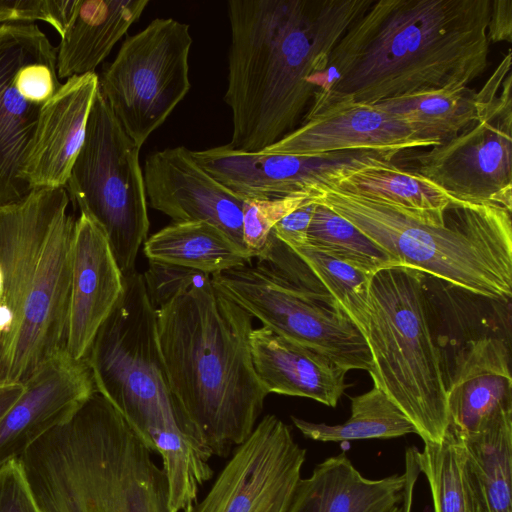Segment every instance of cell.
<instances>
[{"label": "cell", "instance_id": "cell-30", "mask_svg": "<svg viewBox=\"0 0 512 512\" xmlns=\"http://www.w3.org/2000/svg\"><path fill=\"white\" fill-rule=\"evenodd\" d=\"M490 512H512V420L462 442Z\"/></svg>", "mask_w": 512, "mask_h": 512}, {"label": "cell", "instance_id": "cell-37", "mask_svg": "<svg viewBox=\"0 0 512 512\" xmlns=\"http://www.w3.org/2000/svg\"><path fill=\"white\" fill-rule=\"evenodd\" d=\"M316 203L309 197L301 206L283 217L272 233L291 248L307 243V233Z\"/></svg>", "mask_w": 512, "mask_h": 512}, {"label": "cell", "instance_id": "cell-36", "mask_svg": "<svg viewBox=\"0 0 512 512\" xmlns=\"http://www.w3.org/2000/svg\"><path fill=\"white\" fill-rule=\"evenodd\" d=\"M0 512H41L17 458L0 468Z\"/></svg>", "mask_w": 512, "mask_h": 512}, {"label": "cell", "instance_id": "cell-5", "mask_svg": "<svg viewBox=\"0 0 512 512\" xmlns=\"http://www.w3.org/2000/svg\"><path fill=\"white\" fill-rule=\"evenodd\" d=\"M65 188L31 190L0 207V304L11 313L0 335V385L25 384L65 353L76 218Z\"/></svg>", "mask_w": 512, "mask_h": 512}, {"label": "cell", "instance_id": "cell-28", "mask_svg": "<svg viewBox=\"0 0 512 512\" xmlns=\"http://www.w3.org/2000/svg\"><path fill=\"white\" fill-rule=\"evenodd\" d=\"M478 98L466 87L445 88L387 99L375 105L403 118L434 146L455 137L478 118Z\"/></svg>", "mask_w": 512, "mask_h": 512}, {"label": "cell", "instance_id": "cell-29", "mask_svg": "<svg viewBox=\"0 0 512 512\" xmlns=\"http://www.w3.org/2000/svg\"><path fill=\"white\" fill-rule=\"evenodd\" d=\"M296 428L308 439L347 442L390 439L417 434L411 421L377 385L351 398V415L341 424L314 423L291 416Z\"/></svg>", "mask_w": 512, "mask_h": 512}, {"label": "cell", "instance_id": "cell-1", "mask_svg": "<svg viewBox=\"0 0 512 512\" xmlns=\"http://www.w3.org/2000/svg\"><path fill=\"white\" fill-rule=\"evenodd\" d=\"M492 0H378L338 41L308 112L466 87L487 68Z\"/></svg>", "mask_w": 512, "mask_h": 512}, {"label": "cell", "instance_id": "cell-21", "mask_svg": "<svg viewBox=\"0 0 512 512\" xmlns=\"http://www.w3.org/2000/svg\"><path fill=\"white\" fill-rule=\"evenodd\" d=\"M99 76H73L43 106L23 170L29 190L65 188L83 146Z\"/></svg>", "mask_w": 512, "mask_h": 512}, {"label": "cell", "instance_id": "cell-41", "mask_svg": "<svg viewBox=\"0 0 512 512\" xmlns=\"http://www.w3.org/2000/svg\"><path fill=\"white\" fill-rule=\"evenodd\" d=\"M2 291H3V272H2L1 265H0V297L2 295Z\"/></svg>", "mask_w": 512, "mask_h": 512}, {"label": "cell", "instance_id": "cell-7", "mask_svg": "<svg viewBox=\"0 0 512 512\" xmlns=\"http://www.w3.org/2000/svg\"><path fill=\"white\" fill-rule=\"evenodd\" d=\"M310 197L352 223L398 265L472 294L510 299L511 210L493 204H452L444 223L431 224L332 185L312 189Z\"/></svg>", "mask_w": 512, "mask_h": 512}, {"label": "cell", "instance_id": "cell-20", "mask_svg": "<svg viewBox=\"0 0 512 512\" xmlns=\"http://www.w3.org/2000/svg\"><path fill=\"white\" fill-rule=\"evenodd\" d=\"M95 391L87 360L75 361L63 353L45 364L24 384L23 394L0 420V468L19 459Z\"/></svg>", "mask_w": 512, "mask_h": 512}, {"label": "cell", "instance_id": "cell-15", "mask_svg": "<svg viewBox=\"0 0 512 512\" xmlns=\"http://www.w3.org/2000/svg\"><path fill=\"white\" fill-rule=\"evenodd\" d=\"M395 150L357 149L302 156L244 152L227 144L192 151L195 161L244 200L309 196L351 172L393 162Z\"/></svg>", "mask_w": 512, "mask_h": 512}, {"label": "cell", "instance_id": "cell-34", "mask_svg": "<svg viewBox=\"0 0 512 512\" xmlns=\"http://www.w3.org/2000/svg\"><path fill=\"white\" fill-rule=\"evenodd\" d=\"M76 0H0V25L43 21L62 35Z\"/></svg>", "mask_w": 512, "mask_h": 512}, {"label": "cell", "instance_id": "cell-26", "mask_svg": "<svg viewBox=\"0 0 512 512\" xmlns=\"http://www.w3.org/2000/svg\"><path fill=\"white\" fill-rule=\"evenodd\" d=\"M144 253L156 260L214 275L254 259L218 227L204 221L172 222L151 235Z\"/></svg>", "mask_w": 512, "mask_h": 512}, {"label": "cell", "instance_id": "cell-39", "mask_svg": "<svg viewBox=\"0 0 512 512\" xmlns=\"http://www.w3.org/2000/svg\"><path fill=\"white\" fill-rule=\"evenodd\" d=\"M24 391V384L0 385V420L14 406Z\"/></svg>", "mask_w": 512, "mask_h": 512}, {"label": "cell", "instance_id": "cell-23", "mask_svg": "<svg viewBox=\"0 0 512 512\" xmlns=\"http://www.w3.org/2000/svg\"><path fill=\"white\" fill-rule=\"evenodd\" d=\"M255 372L269 393L313 399L336 407L347 371L327 356L262 326L250 334Z\"/></svg>", "mask_w": 512, "mask_h": 512}, {"label": "cell", "instance_id": "cell-12", "mask_svg": "<svg viewBox=\"0 0 512 512\" xmlns=\"http://www.w3.org/2000/svg\"><path fill=\"white\" fill-rule=\"evenodd\" d=\"M61 84L57 48L36 24L0 25V207L30 192L23 166L39 114Z\"/></svg>", "mask_w": 512, "mask_h": 512}, {"label": "cell", "instance_id": "cell-2", "mask_svg": "<svg viewBox=\"0 0 512 512\" xmlns=\"http://www.w3.org/2000/svg\"><path fill=\"white\" fill-rule=\"evenodd\" d=\"M373 0H230L231 44L224 95L228 147L261 152L295 127L313 79Z\"/></svg>", "mask_w": 512, "mask_h": 512}, {"label": "cell", "instance_id": "cell-32", "mask_svg": "<svg viewBox=\"0 0 512 512\" xmlns=\"http://www.w3.org/2000/svg\"><path fill=\"white\" fill-rule=\"evenodd\" d=\"M292 249L309 266L365 337L372 275L307 244Z\"/></svg>", "mask_w": 512, "mask_h": 512}, {"label": "cell", "instance_id": "cell-9", "mask_svg": "<svg viewBox=\"0 0 512 512\" xmlns=\"http://www.w3.org/2000/svg\"><path fill=\"white\" fill-rule=\"evenodd\" d=\"M251 262L211 275L215 288L263 326L346 371H370L367 341L301 257L272 232Z\"/></svg>", "mask_w": 512, "mask_h": 512}, {"label": "cell", "instance_id": "cell-35", "mask_svg": "<svg viewBox=\"0 0 512 512\" xmlns=\"http://www.w3.org/2000/svg\"><path fill=\"white\" fill-rule=\"evenodd\" d=\"M204 275L183 266L149 260L143 280L151 306L155 311L158 310Z\"/></svg>", "mask_w": 512, "mask_h": 512}, {"label": "cell", "instance_id": "cell-6", "mask_svg": "<svg viewBox=\"0 0 512 512\" xmlns=\"http://www.w3.org/2000/svg\"><path fill=\"white\" fill-rule=\"evenodd\" d=\"M151 454L95 391L19 460L41 512H173Z\"/></svg>", "mask_w": 512, "mask_h": 512}, {"label": "cell", "instance_id": "cell-38", "mask_svg": "<svg viewBox=\"0 0 512 512\" xmlns=\"http://www.w3.org/2000/svg\"><path fill=\"white\" fill-rule=\"evenodd\" d=\"M490 43L511 42L512 40V1L492 0L488 23Z\"/></svg>", "mask_w": 512, "mask_h": 512}, {"label": "cell", "instance_id": "cell-24", "mask_svg": "<svg viewBox=\"0 0 512 512\" xmlns=\"http://www.w3.org/2000/svg\"><path fill=\"white\" fill-rule=\"evenodd\" d=\"M148 4L149 0H76L57 47L59 79L95 73Z\"/></svg>", "mask_w": 512, "mask_h": 512}, {"label": "cell", "instance_id": "cell-8", "mask_svg": "<svg viewBox=\"0 0 512 512\" xmlns=\"http://www.w3.org/2000/svg\"><path fill=\"white\" fill-rule=\"evenodd\" d=\"M426 300L421 272L401 265L375 272L365 339L374 384L411 421L424 443H440L447 431V383Z\"/></svg>", "mask_w": 512, "mask_h": 512}, {"label": "cell", "instance_id": "cell-19", "mask_svg": "<svg viewBox=\"0 0 512 512\" xmlns=\"http://www.w3.org/2000/svg\"><path fill=\"white\" fill-rule=\"evenodd\" d=\"M124 290L120 270L104 230L87 214L76 218L72 244L71 291L65 353L85 360L94 339Z\"/></svg>", "mask_w": 512, "mask_h": 512}, {"label": "cell", "instance_id": "cell-3", "mask_svg": "<svg viewBox=\"0 0 512 512\" xmlns=\"http://www.w3.org/2000/svg\"><path fill=\"white\" fill-rule=\"evenodd\" d=\"M155 312L174 395L212 455L228 457L254 430L268 395L252 360L253 317L207 274Z\"/></svg>", "mask_w": 512, "mask_h": 512}, {"label": "cell", "instance_id": "cell-33", "mask_svg": "<svg viewBox=\"0 0 512 512\" xmlns=\"http://www.w3.org/2000/svg\"><path fill=\"white\" fill-rule=\"evenodd\" d=\"M309 197L299 194L276 199L244 201L243 242L253 258H256L266 246L274 226Z\"/></svg>", "mask_w": 512, "mask_h": 512}, {"label": "cell", "instance_id": "cell-13", "mask_svg": "<svg viewBox=\"0 0 512 512\" xmlns=\"http://www.w3.org/2000/svg\"><path fill=\"white\" fill-rule=\"evenodd\" d=\"M512 74L492 99L478 98V118L450 140L416 155L415 172L456 205L493 204L512 211Z\"/></svg>", "mask_w": 512, "mask_h": 512}, {"label": "cell", "instance_id": "cell-27", "mask_svg": "<svg viewBox=\"0 0 512 512\" xmlns=\"http://www.w3.org/2000/svg\"><path fill=\"white\" fill-rule=\"evenodd\" d=\"M413 455L427 479L434 512H490L462 442L446 434Z\"/></svg>", "mask_w": 512, "mask_h": 512}, {"label": "cell", "instance_id": "cell-25", "mask_svg": "<svg viewBox=\"0 0 512 512\" xmlns=\"http://www.w3.org/2000/svg\"><path fill=\"white\" fill-rule=\"evenodd\" d=\"M328 185L391 206L417 220L442 224L455 204L446 193L415 171L393 162L366 167Z\"/></svg>", "mask_w": 512, "mask_h": 512}, {"label": "cell", "instance_id": "cell-17", "mask_svg": "<svg viewBox=\"0 0 512 512\" xmlns=\"http://www.w3.org/2000/svg\"><path fill=\"white\" fill-rule=\"evenodd\" d=\"M433 146L420 139L400 116L375 104L341 101L308 112L300 127L261 152L310 156L357 149L402 152Z\"/></svg>", "mask_w": 512, "mask_h": 512}, {"label": "cell", "instance_id": "cell-40", "mask_svg": "<svg viewBox=\"0 0 512 512\" xmlns=\"http://www.w3.org/2000/svg\"><path fill=\"white\" fill-rule=\"evenodd\" d=\"M407 494H406V496H407ZM405 499H406V497H405ZM405 499L401 506L400 505L396 506L391 512H410V503L411 502L409 501V503H407V502H405Z\"/></svg>", "mask_w": 512, "mask_h": 512}, {"label": "cell", "instance_id": "cell-4", "mask_svg": "<svg viewBox=\"0 0 512 512\" xmlns=\"http://www.w3.org/2000/svg\"><path fill=\"white\" fill-rule=\"evenodd\" d=\"M123 276L122 296L86 360L96 391L160 455L172 511H186L213 475V455L170 386L143 275L134 269Z\"/></svg>", "mask_w": 512, "mask_h": 512}, {"label": "cell", "instance_id": "cell-10", "mask_svg": "<svg viewBox=\"0 0 512 512\" xmlns=\"http://www.w3.org/2000/svg\"><path fill=\"white\" fill-rule=\"evenodd\" d=\"M140 149L99 90L65 189L80 213L104 230L123 274L134 270L149 230Z\"/></svg>", "mask_w": 512, "mask_h": 512}, {"label": "cell", "instance_id": "cell-22", "mask_svg": "<svg viewBox=\"0 0 512 512\" xmlns=\"http://www.w3.org/2000/svg\"><path fill=\"white\" fill-rule=\"evenodd\" d=\"M404 474L364 477L345 452L317 464L300 479L286 512H391L403 503L416 478L414 455Z\"/></svg>", "mask_w": 512, "mask_h": 512}, {"label": "cell", "instance_id": "cell-18", "mask_svg": "<svg viewBox=\"0 0 512 512\" xmlns=\"http://www.w3.org/2000/svg\"><path fill=\"white\" fill-rule=\"evenodd\" d=\"M446 402V434L460 442L512 420L509 350L503 340L481 337L467 343L449 376Z\"/></svg>", "mask_w": 512, "mask_h": 512}, {"label": "cell", "instance_id": "cell-16", "mask_svg": "<svg viewBox=\"0 0 512 512\" xmlns=\"http://www.w3.org/2000/svg\"><path fill=\"white\" fill-rule=\"evenodd\" d=\"M143 175L153 209L173 222H208L247 250L242 231L245 200L202 168L192 150L177 146L150 154Z\"/></svg>", "mask_w": 512, "mask_h": 512}, {"label": "cell", "instance_id": "cell-14", "mask_svg": "<svg viewBox=\"0 0 512 512\" xmlns=\"http://www.w3.org/2000/svg\"><path fill=\"white\" fill-rule=\"evenodd\" d=\"M305 459L291 428L266 415L235 447L206 496L185 512H286Z\"/></svg>", "mask_w": 512, "mask_h": 512}, {"label": "cell", "instance_id": "cell-11", "mask_svg": "<svg viewBox=\"0 0 512 512\" xmlns=\"http://www.w3.org/2000/svg\"><path fill=\"white\" fill-rule=\"evenodd\" d=\"M192 42L188 24L154 19L124 40L99 77L101 94L139 147L189 92Z\"/></svg>", "mask_w": 512, "mask_h": 512}, {"label": "cell", "instance_id": "cell-31", "mask_svg": "<svg viewBox=\"0 0 512 512\" xmlns=\"http://www.w3.org/2000/svg\"><path fill=\"white\" fill-rule=\"evenodd\" d=\"M315 203L307 245L371 275L383 268L398 266L393 257L352 223L327 206Z\"/></svg>", "mask_w": 512, "mask_h": 512}]
</instances>
